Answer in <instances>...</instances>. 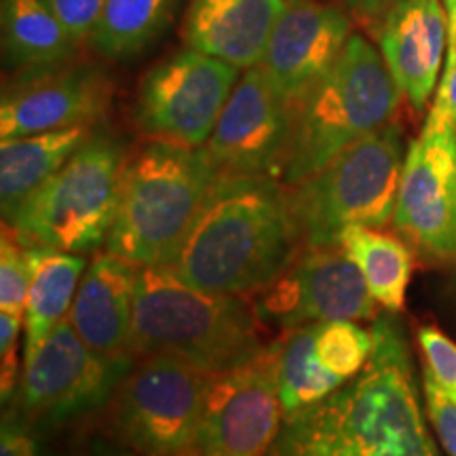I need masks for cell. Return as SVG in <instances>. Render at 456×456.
Wrapping results in <instances>:
<instances>
[{
	"mask_svg": "<svg viewBox=\"0 0 456 456\" xmlns=\"http://www.w3.org/2000/svg\"><path fill=\"white\" fill-rule=\"evenodd\" d=\"M372 336L366 368L322 402L283 416L266 456H440L402 328L379 317Z\"/></svg>",
	"mask_w": 456,
	"mask_h": 456,
	"instance_id": "1",
	"label": "cell"
},
{
	"mask_svg": "<svg viewBox=\"0 0 456 456\" xmlns=\"http://www.w3.org/2000/svg\"><path fill=\"white\" fill-rule=\"evenodd\" d=\"M300 248L288 192L275 180L220 175L165 266L203 292L243 296L275 281Z\"/></svg>",
	"mask_w": 456,
	"mask_h": 456,
	"instance_id": "2",
	"label": "cell"
},
{
	"mask_svg": "<svg viewBox=\"0 0 456 456\" xmlns=\"http://www.w3.org/2000/svg\"><path fill=\"white\" fill-rule=\"evenodd\" d=\"M129 346L138 359L165 353L214 376L265 351L260 315L243 296L203 292L167 266L138 273Z\"/></svg>",
	"mask_w": 456,
	"mask_h": 456,
	"instance_id": "3",
	"label": "cell"
},
{
	"mask_svg": "<svg viewBox=\"0 0 456 456\" xmlns=\"http://www.w3.org/2000/svg\"><path fill=\"white\" fill-rule=\"evenodd\" d=\"M218 180L205 148L159 140L142 146L125 159L106 252L138 269L169 265Z\"/></svg>",
	"mask_w": 456,
	"mask_h": 456,
	"instance_id": "4",
	"label": "cell"
},
{
	"mask_svg": "<svg viewBox=\"0 0 456 456\" xmlns=\"http://www.w3.org/2000/svg\"><path fill=\"white\" fill-rule=\"evenodd\" d=\"M402 89L385 57L351 37L336 64L292 106V140L283 182L309 180L345 148L391 123Z\"/></svg>",
	"mask_w": 456,
	"mask_h": 456,
	"instance_id": "5",
	"label": "cell"
},
{
	"mask_svg": "<svg viewBox=\"0 0 456 456\" xmlns=\"http://www.w3.org/2000/svg\"><path fill=\"white\" fill-rule=\"evenodd\" d=\"M403 135L397 125L372 131L288 192L302 248H332L346 228H383L395 216Z\"/></svg>",
	"mask_w": 456,
	"mask_h": 456,
	"instance_id": "6",
	"label": "cell"
},
{
	"mask_svg": "<svg viewBox=\"0 0 456 456\" xmlns=\"http://www.w3.org/2000/svg\"><path fill=\"white\" fill-rule=\"evenodd\" d=\"M110 138H89L4 222L26 248L91 254L106 245L125 165Z\"/></svg>",
	"mask_w": 456,
	"mask_h": 456,
	"instance_id": "7",
	"label": "cell"
},
{
	"mask_svg": "<svg viewBox=\"0 0 456 456\" xmlns=\"http://www.w3.org/2000/svg\"><path fill=\"white\" fill-rule=\"evenodd\" d=\"M135 362V355L110 357L94 351L66 317L24 362L9 408L26 416L38 431L61 427L106 406Z\"/></svg>",
	"mask_w": 456,
	"mask_h": 456,
	"instance_id": "8",
	"label": "cell"
},
{
	"mask_svg": "<svg viewBox=\"0 0 456 456\" xmlns=\"http://www.w3.org/2000/svg\"><path fill=\"white\" fill-rule=\"evenodd\" d=\"M212 379L180 357H140L117 391L114 431L138 456H178L191 442Z\"/></svg>",
	"mask_w": 456,
	"mask_h": 456,
	"instance_id": "9",
	"label": "cell"
},
{
	"mask_svg": "<svg viewBox=\"0 0 456 456\" xmlns=\"http://www.w3.org/2000/svg\"><path fill=\"white\" fill-rule=\"evenodd\" d=\"M283 416L275 342L243 366L214 376L191 442L178 456H266Z\"/></svg>",
	"mask_w": 456,
	"mask_h": 456,
	"instance_id": "10",
	"label": "cell"
},
{
	"mask_svg": "<svg viewBox=\"0 0 456 456\" xmlns=\"http://www.w3.org/2000/svg\"><path fill=\"white\" fill-rule=\"evenodd\" d=\"M237 70L197 49L171 55L142 81L135 123L159 142L201 148L235 89Z\"/></svg>",
	"mask_w": 456,
	"mask_h": 456,
	"instance_id": "11",
	"label": "cell"
},
{
	"mask_svg": "<svg viewBox=\"0 0 456 456\" xmlns=\"http://www.w3.org/2000/svg\"><path fill=\"white\" fill-rule=\"evenodd\" d=\"M289 140L292 106L256 66L237 81L205 151L220 175L277 182L283 180Z\"/></svg>",
	"mask_w": 456,
	"mask_h": 456,
	"instance_id": "12",
	"label": "cell"
},
{
	"mask_svg": "<svg viewBox=\"0 0 456 456\" xmlns=\"http://www.w3.org/2000/svg\"><path fill=\"white\" fill-rule=\"evenodd\" d=\"M393 224L431 258L456 256V127L429 112L410 144Z\"/></svg>",
	"mask_w": 456,
	"mask_h": 456,
	"instance_id": "13",
	"label": "cell"
},
{
	"mask_svg": "<svg viewBox=\"0 0 456 456\" xmlns=\"http://www.w3.org/2000/svg\"><path fill=\"white\" fill-rule=\"evenodd\" d=\"M258 315L285 330L323 322H362L376 300L362 271L340 248H302L275 281L260 289Z\"/></svg>",
	"mask_w": 456,
	"mask_h": 456,
	"instance_id": "14",
	"label": "cell"
},
{
	"mask_svg": "<svg viewBox=\"0 0 456 456\" xmlns=\"http://www.w3.org/2000/svg\"><path fill=\"white\" fill-rule=\"evenodd\" d=\"M110 83L94 68H45L21 77L4 91L0 138H24L45 131L89 125L104 114Z\"/></svg>",
	"mask_w": 456,
	"mask_h": 456,
	"instance_id": "15",
	"label": "cell"
},
{
	"mask_svg": "<svg viewBox=\"0 0 456 456\" xmlns=\"http://www.w3.org/2000/svg\"><path fill=\"white\" fill-rule=\"evenodd\" d=\"M349 38V21L338 9L306 0L277 21L262 68L294 106L336 64Z\"/></svg>",
	"mask_w": 456,
	"mask_h": 456,
	"instance_id": "16",
	"label": "cell"
},
{
	"mask_svg": "<svg viewBox=\"0 0 456 456\" xmlns=\"http://www.w3.org/2000/svg\"><path fill=\"white\" fill-rule=\"evenodd\" d=\"M450 21L440 0H393L380 28V49L414 110H423L440 77Z\"/></svg>",
	"mask_w": 456,
	"mask_h": 456,
	"instance_id": "17",
	"label": "cell"
},
{
	"mask_svg": "<svg viewBox=\"0 0 456 456\" xmlns=\"http://www.w3.org/2000/svg\"><path fill=\"white\" fill-rule=\"evenodd\" d=\"M285 0H192L186 15L188 47L235 68L262 64Z\"/></svg>",
	"mask_w": 456,
	"mask_h": 456,
	"instance_id": "18",
	"label": "cell"
},
{
	"mask_svg": "<svg viewBox=\"0 0 456 456\" xmlns=\"http://www.w3.org/2000/svg\"><path fill=\"white\" fill-rule=\"evenodd\" d=\"M140 269L110 252H102L89 262L78 283L72 309V328L102 355H134L131 353V319Z\"/></svg>",
	"mask_w": 456,
	"mask_h": 456,
	"instance_id": "19",
	"label": "cell"
},
{
	"mask_svg": "<svg viewBox=\"0 0 456 456\" xmlns=\"http://www.w3.org/2000/svg\"><path fill=\"white\" fill-rule=\"evenodd\" d=\"M91 138L89 125L45 131L0 144V203L7 222Z\"/></svg>",
	"mask_w": 456,
	"mask_h": 456,
	"instance_id": "20",
	"label": "cell"
},
{
	"mask_svg": "<svg viewBox=\"0 0 456 456\" xmlns=\"http://www.w3.org/2000/svg\"><path fill=\"white\" fill-rule=\"evenodd\" d=\"M28 249H30L32 279L26 302L24 362L38 351L57 323L68 317L78 283L89 266L81 254L61 252L53 248Z\"/></svg>",
	"mask_w": 456,
	"mask_h": 456,
	"instance_id": "21",
	"label": "cell"
},
{
	"mask_svg": "<svg viewBox=\"0 0 456 456\" xmlns=\"http://www.w3.org/2000/svg\"><path fill=\"white\" fill-rule=\"evenodd\" d=\"M77 45L43 0H3V47L11 66L26 72L61 66Z\"/></svg>",
	"mask_w": 456,
	"mask_h": 456,
	"instance_id": "22",
	"label": "cell"
},
{
	"mask_svg": "<svg viewBox=\"0 0 456 456\" xmlns=\"http://www.w3.org/2000/svg\"><path fill=\"white\" fill-rule=\"evenodd\" d=\"M338 245L359 266L376 305L391 313L402 311L412 277V254L408 245L402 239L368 226L346 228Z\"/></svg>",
	"mask_w": 456,
	"mask_h": 456,
	"instance_id": "23",
	"label": "cell"
},
{
	"mask_svg": "<svg viewBox=\"0 0 456 456\" xmlns=\"http://www.w3.org/2000/svg\"><path fill=\"white\" fill-rule=\"evenodd\" d=\"M317 323L288 330L277 342V387L283 414L322 402L345 383L323 368L315 351Z\"/></svg>",
	"mask_w": 456,
	"mask_h": 456,
	"instance_id": "24",
	"label": "cell"
},
{
	"mask_svg": "<svg viewBox=\"0 0 456 456\" xmlns=\"http://www.w3.org/2000/svg\"><path fill=\"white\" fill-rule=\"evenodd\" d=\"M174 7L175 0H106L91 41L104 57L127 60L163 32Z\"/></svg>",
	"mask_w": 456,
	"mask_h": 456,
	"instance_id": "25",
	"label": "cell"
},
{
	"mask_svg": "<svg viewBox=\"0 0 456 456\" xmlns=\"http://www.w3.org/2000/svg\"><path fill=\"white\" fill-rule=\"evenodd\" d=\"M315 351L323 368L346 383L355 379L372 357V330L357 326V322L317 323Z\"/></svg>",
	"mask_w": 456,
	"mask_h": 456,
	"instance_id": "26",
	"label": "cell"
},
{
	"mask_svg": "<svg viewBox=\"0 0 456 456\" xmlns=\"http://www.w3.org/2000/svg\"><path fill=\"white\" fill-rule=\"evenodd\" d=\"M30 279V249L17 241L9 226L4 224L3 243H0V313L26 319Z\"/></svg>",
	"mask_w": 456,
	"mask_h": 456,
	"instance_id": "27",
	"label": "cell"
},
{
	"mask_svg": "<svg viewBox=\"0 0 456 456\" xmlns=\"http://www.w3.org/2000/svg\"><path fill=\"white\" fill-rule=\"evenodd\" d=\"M419 345L425 357V372L456 403V342L436 326H425L419 332Z\"/></svg>",
	"mask_w": 456,
	"mask_h": 456,
	"instance_id": "28",
	"label": "cell"
},
{
	"mask_svg": "<svg viewBox=\"0 0 456 456\" xmlns=\"http://www.w3.org/2000/svg\"><path fill=\"white\" fill-rule=\"evenodd\" d=\"M43 3L53 11L77 43L94 37L106 7V0H43Z\"/></svg>",
	"mask_w": 456,
	"mask_h": 456,
	"instance_id": "29",
	"label": "cell"
},
{
	"mask_svg": "<svg viewBox=\"0 0 456 456\" xmlns=\"http://www.w3.org/2000/svg\"><path fill=\"white\" fill-rule=\"evenodd\" d=\"M427 412L448 456H456V403L437 387L429 372H423Z\"/></svg>",
	"mask_w": 456,
	"mask_h": 456,
	"instance_id": "30",
	"label": "cell"
},
{
	"mask_svg": "<svg viewBox=\"0 0 456 456\" xmlns=\"http://www.w3.org/2000/svg\"><path fill=\"white\" fill-rule=\"evenodd\" d=\"M0 456H45L37 425L13 408H7L3 414Z\"/></svg>",
	"mask_w": 456,
	"mask_h": 456,
	"instance_id": "31",
	"label": "cell"
},
{
	"mask_svg": "<svg viewBox=\"0 0 456 456\" xmlns=\"http://www.w3.org/2000/svg\"><path fill=\"white\" fill-rule=\"evenodd\" d=\"M26 319L0 313V359H3V372H0V389H3V403H7L17 389L20 376H17V338Z\"/></svg>",
	"mask_w": 456,
	"mask_h": 456,
	"instance_id": "32",
	"label": "cell"
},
{
	"mask_svg": "<svg viewBox=\"0 0 456 456\" xmlns=\"http://www.w3.org/2000/svg\"><path fill=\"white\" fill-rule=\"evenodd\" d=\"M431 112L456 127V32H448V57Z\"/></svg>",
	"mask_w": 456,
	"mask_h": 456,
	"instance_id": "33",
	"label": "cell"
},
{
	"mask_svg": "<svg viewBox=\"0 0 456 456\" xmlns=\"http://www.w3.org/2000/svg\"><path fill=\"white\" fill-rule=\"evenodd\" d=\"M77 456H138L134 450H123L118 446H112V444L106 442H91L83 452H78Z\"/></svg>",
	"mask_w": 456,
	"mask_h": 456,
	"instance_id": "34",
	"label": "cell"
},
{
	"mask_svg": "<svg viewBox=\"0 0 456 456\" xmlns=\"http://www.w3.org/2000/svg\"><path fill=\"white\" fill-rule=\"evenodd\" d=\"M349 7L362 17H376L385 9L387 0H345Z\"/></svg>",
	"mask_w": 456,
	"mask_h": 456,
	"instance_id": "35",
	"label": "cell"
},
{
	"mask_svg": "<svg viewBox=\"0 0 456 456\" xmlns=\"http://www.w3.org/2000/svg\"><path fill=\"white\" fill-rule=\"evenodd\" d=\"M446 9H448L450 32H456V0H446Z\"/></svg>",
	"mask_w": 456,
	"mask_h": 456,
	"instance_id": "36",
	"label": "cell"
},
{
	"mask_svg": "<svg viewBox=\"0 0 456 456\" xmlns=\"http://www.w3.org/2000/svg\"><path fill=\"white\" fill-rule=\"evenodd\" d=\"M285 3H292V4H300V3H306V0H285Z\"/></svg>",
	"mask_w": 456,
	"mask_h": 456,
	"instance_id": "37",
	"label": "cell"
},
{
	"mask_svg": "<svg viewBox=\"0 0 456 456\" xmlns=\"http://www.w3.org/2000/svg\"><path fill=\"white\" fill-rule=\"evenodd\" d=\"M454 262H456V256H454Z\"/></svg>",
	"mask_w": 456,
	"mask_h": 456,
	"instance_id": "38",
	"label": "cell"
}]
</instances>
